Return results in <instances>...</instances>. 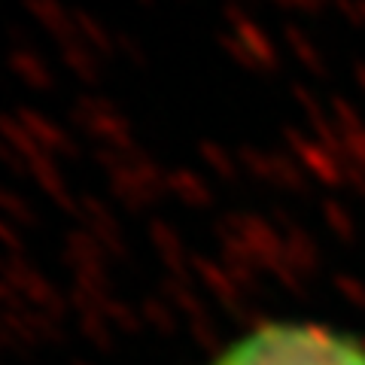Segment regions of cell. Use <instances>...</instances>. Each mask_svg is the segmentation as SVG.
I'll return each instance as SVG.
<instances>
[{"label": "cell", "mask_w": 365, "mask_h": 365, "mask_svg": "<svg viewBox=\"0 0 365 365\" xmlns=\"http://www.w3.org/2000/svg\"><path fill=\"white\" fill-rule=\"evenodd\" d=\"M210 365H365V341L323 323L271 319L228 341Z\"/></svg>", "instance_id": "1"}]
</instances>
